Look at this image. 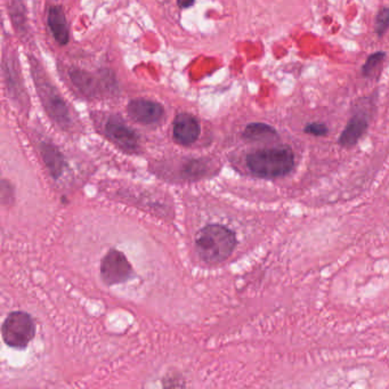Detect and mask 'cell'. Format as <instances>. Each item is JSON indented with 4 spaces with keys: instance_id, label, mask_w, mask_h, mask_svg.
Masks as SVG:
<instances>
[{
    "instance_id": "obj_1",
    "label": "cell",
    "mask_w": 389,
    "mask_h": 389,
    "mask_svg": "<svg viewBox=\"0 0 389 389\" xmlns=\"http://www.w3.org/2000/svg\"><path fill=\"white\" fill-rule=\"evenodd\" d=\"M249 172L258 179L286 177L295 169L296 159L290 146H277L257 150L246 159Z\"/></svg>"
},
{
    "instance_id": "obj_2",
    "label": "cell",
    "mask_w": 389,
    "mask_h": 389,
    "mask_svg": "<svg viewBox=\"0 0 389 389\" xmlns=\"http://www.w3.org/2000/svg\"><path fill=\"white\" fill-rule=\"evenodd\" d=\"M237 247L235 232L224 225L211 224L199 231L195 248L202 261L218 264L226 261Z\"/></svg>"
},
{
    "instance_id": "obj_3",
    "label": "cell",
    "mask_w": 389,
    "mask_h": 389,
    "mask_svg": "<svg viewBox=\"0 0 389 389\" xmlns=\"http://www.w3.org/2000/svg\"><path fill=\"white\" fill-rule=\"evenodd\" d=\"M3 339L12 348H26L36 335L32 317L26 312L8 314L1 327Z\"/></svg>"
},
{
    "instance_id": "obj_4",
    "label": "cell",
    "mask_w": 389,
    "mask_h": 389,
    "mask_svg": "<svg viewBox=\"0 0 389 389\" xmlns=\"http://www.w3.org/2000/svg\"><path fill=\"white\" fill-rule=\"evenodd\" d=\"M132 265L121 251L112 249L101 263V277L108 286L122 283L132 277Z\"/></svg>"
},
{
    "instance_id": "obj_5",
    "label": "cell",
    "mask_w": 389,
    "mask_h": 389,
    "mask_svg": "<svg viewBox=\"0 0 389 389\" xmlns=\"http://www.w3.org/2000/svg\"><path fill=\"white\" fill-rule=\"evenodd\" d=\"M106 130L110 139L125 151L136 152L139 150V135L121 120L116 118L110 119L106 123Z\"/></svg>"
},
{
    "instance_id": "obj_6",
    "label": "cell",
    "mask_w": 389,
    "mask_h": 389,
    "mask_svg": "<svg viewBox=\"0 0 389 389\" xmlns=\"http://www.w3.org/2000/svg\"><path fill=\"white\" fill-rule=\"evenodd\" d=\"M127 111L132 119L144 125H153L163 116V108L159 103L144 99H132Z\"/></svg>"
},
{
    "instance_id": "obj_7",
    "label": "cell",
    "mask_w": 389,
    "mask_h": 389,
    "mask_svg": "<svg viewBox=\"0 0 389 389\" xmlns=\"http://www.w3.org/2000/svg\"><path fill=\"white\" fill-rule=\"evenodd\" d=\"M200 126L194 117L188 113H181L176 117L172 125V137L181 146H188L198 139Z\"/></svg>"
},
{
    "instance_id": "obj_8",
    "label": "cell",
    "mask_w": 389,
    "mask_h": 389,
    "mask_svg": "<svg viewBox=\"0 0 389 389\" xmlns=\"http://www.w3.org/2000/svg\"><path fill=\"white\" fill-rule=\"evenodd\" d=\"M368 128H369L368 118L364 114L357 113L355 116L352 117V119L348 121L343 132L340 134L339 139H338L339 146L346 148V149L357 146L359 139H362L363 135L366 134Z\"/></svg>"
},
{
    "instance_id": "obj_9",
    "label": "cell",
    "mask_w": 389,
    "mask_h": 389,
    "mask_svg": "<svg viewBox=\"0 0 389 389\" xmlns=\"http://www.w3.org/2000/svg\"><path fill=\"white\" fill-rule=\"evenodd\" d=\"M47 22L57 43L60 45H66L69 41V29L62 8L59 6L50 7Z\"/></svg>"
},
{
    "instance_id": "obj_10",
    "label": "cell",
    "mask_w": 389,
    "mask_h": 389,
    "mask_svg": "<svg viewBox=\"0 0 389 389\" xmlns=\"http://www.w3.org/2000/svg\"><path fill=\"white\" fill-rule=\"evenodd\" d=\"M246 141L249 142H268L279 137L277 129L263 122H254L246 127L242 134Z\"/></svg>"
},
{
    "instance_id": "obj_11",
    "label": "cell",
    "mask_w": 389,
    "mask_h": 389,
    "mask_svg": "<svg viewBox=\"0 0 389 389\" xmlns=\"http://www.w3.org/2000/svg\"><path fill=\"white\" fill-rule=\"evenodd\" d=\"M43 155L45 162L48 166V168L50 169L54 177L60 175L61 172H62L63 162L62 157H61L59 151L54 146H47L46 144V146H43Z\"/></svg>"
},
{
    "instance_id": "obj_12",
    "label": "cell",
    "mask_w": 389,
    "mask_h": 389,
    "mask_svg": "<svg viewBox=\"0 0 389 389\" xmlns=\"http://www.w3.org/2000/svg\"><path fill=\"white\" fill-rule=\"evenodd\" d=\"M386 57L385 52H377L368 57V60L362 66V74L364 77H370L372 74L373 71L383 63V59Z\"/></svg>"
},
{
    "instance_id": "obj_13",
    "label": "cell",
    "mask_w": 389,
    "mask_h": 389,
    "mask_svg": "<svg viewBox=\"0 0 389 389\" xmlns=\"http://www.w3.org/2000/svg\"><path fill=\"white\" fill-rule=\"evenodd\" d=\"M376 29L377 34L383 37L389 29V8L388 7H383L378 12L376 17Z\"/></svg>"
},
{
    "instance_id": "obj_14",
    "label": "cell",
    "mask_w": 389,
    "mask_h": 389,
    "mask_svg": "<svg viewBox=\"0 0 389 389\" xmlns=\"http://www.w3.org/2000/svg\"><path fill=\"white\" fill-rule=\"evenodd\" d=\"M73 81L76 83L77 86L83 92H90L92 90V80L87 73L81 72V71H72L71 74Z\"/></svg>"
},
{
    "instance_id": "obj_15",
    "label": "cell",
    "mask_w": 389,
    "mask_h": 389,
    "mask_svg": "<svg viewBox=\"0 0 389 389\" xmlns=\"http://www.w3.org/2000/svg\"><path fill=\"white\" fill-rule=\"evenodd\" d=\"M303 132L308 134V135L315 136V137H324L328 135L329 129L327 125L321 123V122H310L308 125L305 126Z\"/></svg>"
},
{
    "instance_id": "obj_16",
    "label": "cell",
    "mask_w": 389,
    "mask_h": 389,
    "mask_svg": "<svg viewBox=\"0 0 389 389\" xmlns=\"http://www.w3.org/2000/svg\"><path fill=\"white\" fill-rule=\"evenodd\" d=\"M194 1L195 0H177L179 6L181 8H188V7H191L194 3Z\"/></svg>"
}]
</instances>
